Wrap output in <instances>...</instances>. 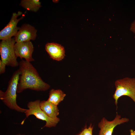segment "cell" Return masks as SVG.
<instances>
[{
    "label": "cell",
    "mask_w": 135,
    "mask_h": 135,
    "mask_svg": "<svg viewBox=\"0 0 135 135\" xmlns=\"http://www.w3.org/2000/svg\"><path fill=\"white\" fill-rule=\"evenodd\" d=\"M37 32V30L34 26L29 24H25L20 28L14 38L16 42L34 40L36 38Z\"/></svg>",
    "instance_id": "obj_8"
},
{
    "label": "cell",
    "mask_w": 135,
    "mask_h": 135,
    "mask_svg": "<svg viewBox=\"0 0 135 135\" xmlns=\"http://www.w3.org/2000/svg\"><path fill=\"white\" fill-rule=\"evenodd\" d=\"M6 65L0 60V74L4 73L5 72Z\"/></svg>",
    "instance_id": "obj_15"
},
{
    "label": "cell",
    "mask_w": 135,
    "mask_h": 135,
    "mask_svg": "<svg viewBox=\"0 0 135 135\" xmlns=\"http://www.w3.org/2000/svg\"><path fill=\"white\" fill-rule=\"evenodd\" d=\"M93 126L92 124L88 127L86 126L79 133L76 135H92Z\"/></svg>",
    "instance_id": "obj_14"
},
{
    "label": "cell",
    "mask_w": 135,
    "mask_h": 135,
    "mask_svg": "<svg viewBox=\"0 0 135 135\" xmlns=\"http://www.w3.org/2000/svg\"><path fill=\"white\" fill-rule=\"evenodd\" d=\"M45 49L50 58L54 60L60 61L64 57V48L58 44L54 42L47 43L45 45Z\"/></svg>",
    "instance_id": "obj_10"
},
{
    "label": "cell",
    "mask_w": 135,
    "mask_h": 135,
    "mask_svg": "<svg viewBox=\"0 0 135 135\" xmlns=\"http://www.w3.org/2000/svg\"><path fill=\"white\" fill-rule=\"evenodd\" d=\"M20 5L27 10L34 12H37L41 7L39 0H22Z\"/></svg>",
    "instance_id": "obj_13"
},
{
    "label": "cell",
    "mask_w": 135,
    "mask_h": 135,
    "mask_svg": "<svg viewBox=\"0 0 135 135\" xmlns=\"http://www.w3.org/2000/svg\"><path fill=\"white\" fill-rule=\"evenodd\" d=\"M15 53L17 57L21 59L22 58L29 62L34 60L32 54L34 50V47L30 41L16 42L14 46Z\"/></svg>",
    "instance_id": "obj_9"
},
{
    "label": "cell",
    "mask_w": 135,
    "mask_h": 135,
    "mask_svg": "<svg viewBox=\"0 0 135 135\" xmlns=\"http://www.w3.org/2000/svg\"><path fill=\"white\" fill-rule=\"evenodd\" d=\"M130 135H135V130L131 129L130 130Z\"/></svg>",
    "instance_id": "obj_17"
},
{
    "label": "cell",
    "mask_w": 135,
    "mask_h": 135,
    "mask_svg": "<svg viewBox=\"0 0 135 135\" xmlns=\"http://www.w3.org/2000/svg\"><path fill=\"white\" fill-rule=\"evenodd\" d=\"M130 30L132 32L135 34V20L131 24Z\"/></svg>",
    "instance_id": "obj_16"
},
{
    "label": "cell",
    "mask_w": 135,
    "mask_h": 135,
    "mask_svg": "<svg viewBox=\"0 0 135 135\" xmlns=\"http://www.w3.org/2000/svg\"><path fill=\"white\" fill-rule=\"evenodd\" d=\"M16 135H26L24 134H17ZM33 135H36L34 134Z\"/></svg>",
    "instance_id": "obj_19"
},
{
    "label": "cell",
    "mask_w": 135,
    "mask_h": 135,
    "mask_svg": "<svg viewBox=\"0 0 135 135\" xmlns=\"http://www.w3.org/2000/svg\"><path fill=\"white\" fill-rule=\"evenodd\" d=\"M116 90L113 95L117 108L118 99L123 96L130 98L135 103V78L125 77L116 80L115 82Z\"/></svg>",
    "instance_id": "obj_3"
},
{
    "label": "cell",
    "mask_w": 135,
    "mask_h": 135,
    "mask_svg": "<svg viewBox=\"0 0 135 135\" xmlns=\"http://www.w3.org/2000/svg\"><path fill=\"white\" fill-rule=\"evenodd\" d=\"M16 43L14 38L2 40L0 42L1 60L6 66L16 67L19 65L15 50Z\"/></svg>",
    "instance_id": "obj_5"
},
{
    "label": "cell",
    "mask_w": 135,
    "mask_h": 135,
    "mask_svg": "<svg viewBox=\"0 0 135 135\" xmlns=\"http://www.w3.org/2000/svg\"><path fill=\"white\" fill-rule=\"evenodd\" d=\"M66 96L60 90L52 89L50 91L49 97L47 101L58 106L64 100Z\"/></svg>",
    "instance_id": "obj_12"
},
{
    "label": "cell",
    "mask_w": 135,
    "mask_h": 135,
    "mask_svg": "<svg viewBox=\"0 0 135 135\" xmlns=\"http://www.w3.org/2000/svg\"><path fill=\"white\" fill-rule=\"evenodd\" d=\"M21 74L19 69L14 72L9 82L6 90L4 92L0 90V99L9 108L18 112H24L27 109L20 107L16 101L18 85Z\"/></svg>",
    "instance_id": "obj_2"
},
{
    "label": "cell",
    "mask_w": 135,
    "mask_h": 135,
    "mask_svg": "<svg viewBox=\"0 0 135 135\" xmlns=\"http://www.w3.org/2000/svg\"><path fill=\"white\" fill-rule=\"evenodd\" d=\"M58 0H53V2L55 3H57L58 2Z\"/></svg>",
    "instance_id": "obj_18"
},
{
    "label": "cell",
    "mask_w": 135,
    "mask_h": 135,
    "mask_svg": "<svg viewBox=\"0 0 135 135\" xmlns=\"http://www.w3.org/2000/svg\"><path fill=\"white\" fill-rule=\"evenodd\" d=\"M40 106L42 110L50 118H56L59 114V110L57 106L47 100L40 101Z\"/></svg>",
    "instance_id": "obj_11"
},
{
    "label": "cell",
    "mask_w": 135,
    "mask_h": 135,
    "mask_svg": "<svg viewBox=\"0 0 135 135\" xmlns=\"http://www.w3.org/2000/svg\"><path fill=\"white\" fill-rule=\"evenodd\" d=\"M19 66L21 74L18 85L17 93H21L28 89L44 91L50 88V86L42 80L30 62L22 60L20 62Z\"/></svg>",
    "instance_id": "obj_1"
},
{
    "label": "cell",
    "mask_w": 135,
    "mask_h": 135,
    "mask_svg": "<svg viewBox=\"0 0 135 135\" xmlns=\"http://www.w3.org/2000/svg\"><path fill=\"white\" fill-rule=\"evenodd\" d=\"M40 100H38L28 102L27 104L28 109L24 112L26 117L23 120L21 124H23L26 118L31 115H33L36 118L46 121V124L43 128H50L55 127L56 126L60 121V118L57 117L52 118L48 116L41 109L40 106Z\"/></svg>",
    "instance_id": "obj_4"
},
{
    "label": "cell",
    "mask_w": 135,
    "mask_h": 135,
    "mask_svg": "<svg viewBox=\"0 0 135 135\" xmlns=\"http://www.w3.org/2000/svg\"><path fill=\"white\" fill-rule=\"evenodd\" d=\"M22 12L18 11L12 14L11 18L8 24L0 32V40H2L12 38L14 36L20 28L17 26L18 22L24 17L23 15L21 17L18 18Z\"/></svg>",
    "instance_id": "obj_6"
},
{
    "label": "cell",
    "mask_w": 135,
    "mask_h": 135,
    "mask_svg": "<svg viewBox=\"0 0 135 135\" xmlns=\"http://www.w3.org/2000/svg\"><path fill=\"white\" fill-rule=\"evenodd\" d=\"M128 118H121V116L117 112L115 118L113 120L109 121L103 117L98 124L100 130L99 135H112L115 128L117 125L128 122Z\"/></svg>",
    "instance_id": "obj_7"
}]
</instances>
